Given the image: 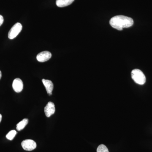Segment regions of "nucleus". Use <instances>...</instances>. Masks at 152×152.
Instances as JSON below:
<instances>
[{
    "instance_id": "f8f14e48",
    "label": "nucleus",
    "mask_w": 152,
    "mask_h": 152,
    "mask_svg": "<svg viewBox=\"0 0 152 152\" xmlns=\"http://www.w3.org/2000/svg\"><path fill=\"white\" fill-rule=\"evenodd\" d=\"M97 152H109L107 147L104 145H101L98 147Z\"/></svg>"
},
{
    "instance_id": "9b49d317",
    "label": "nucleus",
    "mask_w": 152,
    "mask_h": 152,
    "mask_svg": "<svg viewBox=\"0 0 152 152\" xmlns=\"http://www.w3.org/2000/svg\"><path fill=\"white\" fill-rule=\"evenodd\" d=\"M16 131L15 130H12L10 132H9L7 135H6V137L10 140H12L15 137V136L17 134Z\"/></svg>"
},
{
    "instance_id": "423d86ee",
    "label": "nucleus",
    "mask_w": 152,
    "mask_h": 152,
    "mask_svg": "<svg viewBox=\"0 0 152 152\" xmlns=\"http://www.w3.org/2000/svg\"><path fill=\"white\" fill-rule=\"evenodd\" d=\"M55 110L56 109H55L54 104L51 102L48 103L44 110L46 116L48 118L50 117L52 115L54 114Z\"/></svg>"
},
{
    "instance_id": "4468645a",
    "label": "nucleus",
    "mask_w": 152,
    "mask_h": 152,
    "mask_svg": "<svg viewBox=\"0 0 152 152\" xmlns=\"http://www.w3.org/2000/svg\"><path fill=\"white\" fill-rule=\"evenodd\" d=\"M2 120V115L1 114H0V123H1V121Z\"/></svg>"
},
{
    "instance_id": "1a4fd4ad",
    "label": "nucleus",
    "mask_w": 152,
    "mask_h": 152,
    "mask_svg": "<svg viewBox=\"0 0 152 152\" xmlns=\"http://www.w3.org/2000/svg\"><path fill=\"white\" fill-rule=\"evenodd\" d=\"M75 0H56V4L58 7H64L70 5Z\"/></svg>"
},
{
    "instance_id": "f03ea898",
    "label": "nucleus",
    "mask_w": 152,
    "mask_h": 152,
    "mask_svg": "<svg viewBox=\"0 0 152 152\" xmlns=\"http://www.w3.org/2000/svg\"><path fill=\"white\" fill-rule=\"evenodd\" d=\"M132 78L136 83L143 85L146 82V77L142 71L138 69H135L132 72Z\"/></svg>"
},
{
    "instance_id": "20e7f679",
    "label": "nucleus",
    "mask_w": 152,
    "mask_h": 152,
    "mask_svg": "<svg viewBox=\"0 0 152 152\" xmlns=\"http://www.w3.org/2000/svg\"><path fill=\"white\" fill-rule=\"evenodd\" d=\"M21 145L25 151H32L36 148L37 144L33 140H26L22 142Z\"/></svg>"
},
{
    "instance_id": "6e6552de",
    "label": "nucleus",
    "mask_w": 152,
    "mask_h": 152,
    "mask_svg": "<svg viewBox=\"0 0 152 152\" xmlns=\"http://www.w3.org/2000/svg\"><path fill=\"white\" fill-rule=\"evenodd\" d=\"M42 82L44 86L45 87L48 94L50 95H52V91L53 89L54 86L53 84L52 83L51 81L42 79Z\"/></svg>"
},
{
    "instance_id": "2eb2a0df",
    "label": "nucleus",
    "mask_w": 152,
    "mask_h": 152,
    "mask_svg": "<svg viewBox=\"0 0 152 152\" xmlns=\"http://www.w3.org/2000/svg\"><path fill=\"white\" fill-rule=\"evenodd\" d=\"M2 77V73L1 71H0V80H1V78Z\"/></svg>"
},
{
    "instance_id": "ddd939ff",
    "label": "nucleus",
    "mask_w": 152,
    "mask_h": 152,
    "mask_svg": "<svg viewBox=\"0 0 152 152\" xmlns=\"http://www.w3.org/2000/svg\"><path fill=\"white\" fill-rule=\"evenodd\" d=\"M3 22H4V18L2 16L0 15V26L2 25Z\"/></svg>"
},
{
    "instance_id": "0eeeda50",
    "label": "nucleus",
    "mask_w": 152,
    "mask_h": 152,
    "mask_svg": "<svg viewBox=\"0 0 152 152\" xmlns=\"http://www.w3.org/2000/svg\"><path fill=\"white\" fill-rule=\"evenodd\" d=\"M13 88L17 93L22 91L23 88V84L22 80L20 78H16L13 81L12 83Z\"/></svg>"
},
{
    "instance_id": "7ed1b4c3",
    "label": "nucleus",
    "mask_w": 152,
    "mask_h": 152,
    "mask_svg": "<svg viewBox=\"0 0 152 152\" xmlns=\"http://www.w3.org/2000/svg\"><path fill=\"white\" fill-rule=\"evenodd\" d=\"M22 25L20 23H18L13 26L9 31L8 34V37L10 39H12L16 37L19 33L22 31Z\"/></svg>"
},
{
    "instance_id": "39448f33",
    "label": "nucleus",
    "mask_w": 152,
    "mask_h": 152,
    "mask_svg": "<svg viewBox=\"0 0 152 152\" xmlns=\"http://www.w3.org/2000/svg\"><path fill=\"white\" fill-rule=\"evenodd\" d=\"M52 54L50 52L45 51L38 54L37 56V60L40 62H44L51 58Z\"/></svg>"
},
{
    "instance_id": "9d476101",
    "label": "nucleus",
    "mask_w": 152,
    "mask_h": 152,
    "mask_svg": "<svg viewBox=\"0 0 152 152\" xmlns=\"http://www.w3.org/2000/svg\"><path fill=\"white\" fill-rule=\"evenodd\" d=\"M28 120L27 118L24 119L21 121L19 122L17 125V130L20 131L23 130L25 127L28 124Z\"/></svg>"
},
{
    "instance_id": "f257e3e1",
    "label": "nucleus",
    "mask_w": 152,
    "mask_h": 152,
    "mask_svg": "<svg viewBox=\"0 0 152 152\" xmlns=\"http://www.w3.org/2000/svg\"><path fill=\"white\" fill-rule=\"evenodd\" d=\"M110 24L112 27L119 31H121L123 28H129L132 26L134 24V20L129 17L117 15L110 19Z\"/></svg>"
}]
</instances>
